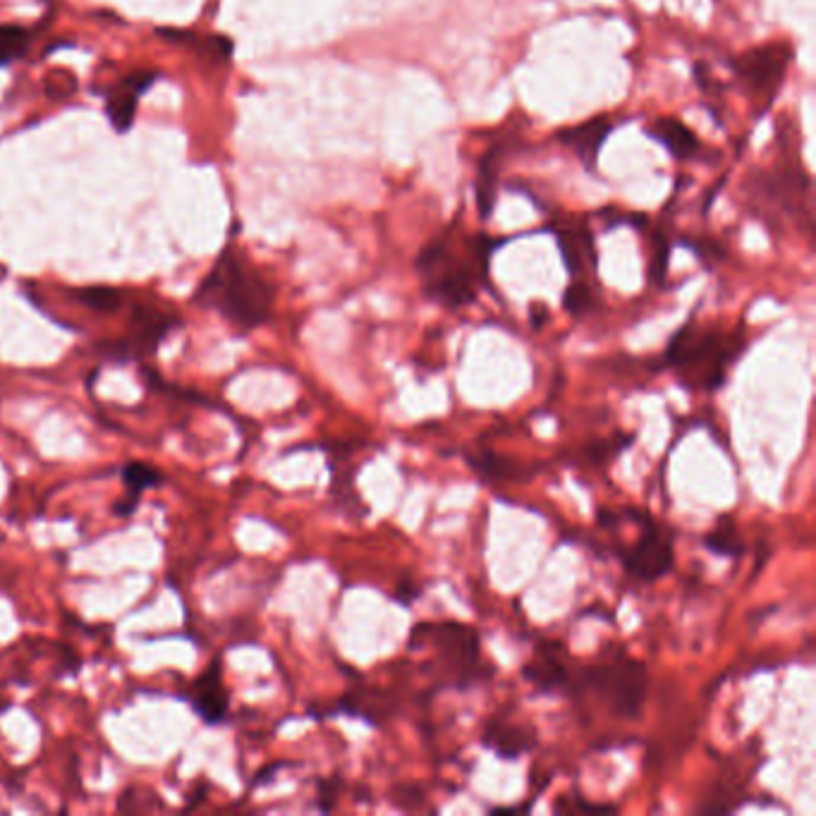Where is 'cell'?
Segmentation results:
<instances>
[{"mask_svg": "<svg viewBox=\"0 0 816 816\" xmlns=\"http://www.w3.org/2000/svg\"><path fill=\"white\" fill-rule=\"evenodd\" d=\"M74 295H78V303H82L84 307H90L92 311H98V314H113L122 307V293L108 285L82 287V291H78Z\"/></svg>", "mask_w": 816, "mask_h": 816, "instance_id": "cell-22", "label": "cell"}, {"mask_svg": "<svg viewBox=\"0 0 816 816\" xmlns=\"http://www.w3.org/2000/svg\"><path fill=\"white\" fill-rule=\"evenodd\" d=\"M635 518L642 522V534H639L632 548L620 554L625 572L635 577L639 582H657L665 577L673 568V539L669 532H663L657 520L647 512H637Z\"/></svg>", "mask_w": 816, "mask_h": 816, "instance_id": "cell-7", "label": "cell"}, {"mask_svg": "<svg viewBox=\"0 0 816 816\" xmlns=\"http://www.w3.org/2000/svg\"><path fill=\"white\" fill-rule=\"evenodd\" d=\"M536 743V735L532 728L520 725V723H508L494 719L486 723V731L482 735V745L492 749L500 759H518L527 755Z\"/></svg>", "mask_w": 816, "mask_h": 816, "instance_id": "cell-14", "label": "cell"}, {"mask_svg": "<svg viewBox=\"0 0 816 816\" xmlns=\"http://www.w3.org/2000/svg\"><path fill=\"white\" fill-rule=\"evenodd\" d=\"M701 542H705V546L711 551V554L723 556V558H737V556H743V551H745L743 539H740L737 534V524L731 515H723V518L716 520L713 530L701 539Z\"/></svg>", "mask_w": 816, "mask_h": 816, "instance_id": "cell-17", "label": "cell"}, {"mask_svg": "<svg viewBox=\"0 0 816 816\" xmlns=\"http://www.w3.org/2000/svg\"><path fill=\"white\" fill-rule=\"evenodd\" d=\"M673 233L663 221L651 230V259H649V283L663 287L665 279H669V267H671V255H673Z\"/></svg>", "mask_w": 816, "mask_h": 816, "instance_id": "cell-16", "label": "cell"}, {"mask_svg": "<svg viewBox=\"0 0 816 816\" xmlns=\"http://www.w3.org/2000/svg\"><path fill=\"white\" fill-rule=\"evenodd\" d=\"M510 154V142L500 140L494 146H488L484 156L476 163V178H474V204L476 213L482 221H488L494 216L496 204H498V190H500V173H504V163Z\"/></svg>", "mask_w": 816, "mask_h": 816, "instance_id": "cell-11", "label": "cell"}, {"mask_svg": "<svg viewBox=\"0 0 816 816\" xmlns=\"http://www.w3.org/2000/svg\"><path fill=\"white\" fill-rule=\"evenodd\" d=\"M596 305V291L594 283L589 281H570V285L565 287L563 293V309L570 314V317L580 319L587 311H592Z\"/></svg>", "mask_w": 816, "mask_h": 816, "instance_id": "cell-21", "label": "cell"}, {"mask_svg": "<svg viewBox=\"0 0 816 816\" xmlns=\"http://www.w3.org/2000/svg\"><path fill=\"white\" fill-rule=\"evenodd\" d=\"M548 321V307L542 305V303H534L530 305V323L534 326V329H544V323Z\"/></svg>", "mask_w": 816, "mask_h": 816, "instance_id": "cell-32", "label": "cell"}, {"mask_svg": "<svg viewBox=\"0 0 816 816\" xmlns=\"http://www.w3.org/2000/svg\"><path fill=\"white\" fill-rule=\"evenodd\" d=\"M554 809L558 812V814H572V812H580V814H589V812H599V814H613V812H618V807H613V805H596V802H587V800H582V797H577V795H565V797H560L558 802H556V805H554Z\"/></svg>", "mask_w": 816, "mask_h": 816, "instance_id": "cell-26", "label": "cell"}, {"mask_svg": "<svg viewBox=\"0 0 816 816\" xmlns=\"http://www.w3.org/2000/svg\"><path fill=\"white\" fill-rule=\"evenodd\" d=\"M677 243L685 245L687 249H693L695 257L699 261H705L707 267H709L711 261H719V259L725 257L723 247L719 243H716V240H707V237H699V240H685V237H681V240H677Z\"/></svg>", "mask_w": 816, "mask_h": 816, "instance_id": "cell-27", "label": "cell"}, {"mask_svg": "<svg viewBox=\"0 0 816 816\" xmlns=\"http://www.w3.org/2000/svg\"><path fill=\"white\" fill-rule=\"evenodd\" d=\"M524 681H530L542 693H568L572 687V673L556 654V647H544L522 669Z\"/></svg>", "mask_w": 816, "mask_h": 816, "instance_id": "cell-15", "label": "cell"}, {"mask_svg": "<svg viewBox=\"0 0 816 816\" xmlns=\"http://www.w3.org/2000/svg\"><path fill=\"white\" fill-rule=\"evenodd\" d=\"M74 92H78V80H74L72 72H51L46 78V94L54 102H66Z\"/></svg>", "mask_w": 816, "mask_h": 816, "instance_id": "cell-25", "label": "cell"}, {"mask_svg": "<svg viewBox=\"0 0 816 816\" xmlns=\"http://www.w3.org/2000/svg\"><path fill=\"white\" fill-rule=\"evenodd\" d=\"M429 644L438 651V663L456 687L472 685L482 673L480 632L462 623H419L410 632V649Z\"/></svg>", "mask_w": 816, "mask_h": 816, "instance_id": "cell-5", "label": "cell"}, {"mask_svg": "<svg viewBox=\"0 0 816 816\" xmlns=\"http://www.w3.org/2000/svg\"><path fill=\"white\" fill-rule=\"evenodd\" d=\"M470 468L482 476L486 482H508V480H520V472H524L518 462L500 458L492 450H484V453L468 456Z\"/></svg>", "mask_w": 816, "mask_h": 816, "instance_id": "cell-18", "label": "cell"}, {"mask_svg": "<svg viewBox=\"0 0 816 816\" xmlns=\"http://www.w3.org/2000/svg\"><path fill=\"white\" fill-rule=\"evenodd\" d=\"M175 326H178V317H173V314H166L161 311L152 305H140L134 307L132 311V335L130 341H122V343H110V345H104V350H108V357H122V359H130V357H140V355H152L154 350L163 343V338H166Z\"/></svg>", "mask_w": 816, "mask_h": 816, "instance_id": "cell-9", "label": "cell"}, {"mask_svg": "<svg viewBox=\"0 0 816 816\" xmlns=\"http://www.w3.org/2000/svg\"><path fill=\"white\" fill-rule=\"evenodd\" d=\"M743 329L723 333L716 326L701 329L695 321H687L671 335L661 364L681 374V381L687 388L716 391L725 383L728 369L743 355Z\"/></svg>", "mask_w": 816, "mask_h": 816, "instance_id": "cell-3", "label": "cell"}, {"mask_svg": "<svg viewBox=\"0 0 816 816\" xmlns=\"http://www.w3.org/2000/svg\"><path fill=\"white\" fill-rule=\"evenodd\" d=\"M795 60V46L788 42H769L749 48V51L731 58L735 80L743 86L749 102L757 106V116L769 113L778 92L783 90L785 78Z\"/></svg>", "mask_w": 816, "mask_h": 816, "instance_id": "cell-6", "label": "cell"}, {"mask_svg": "<svg viewBox=\"0 0 816 816\" xmlns=\"http://www.w3.org/2000/svg\"><path fill=\"white\" fill-rule=\"evenodd\" d=\"M156 78H158L156 72L144 70V72H134V74H130V78L125 80V84H128L134 94H144V92L149 90V86H152V84L156 82Z\"/></svg>", "mask_w": 816, "mask_h": 816, "instance_id": "cell-28", "label": "cell"}, {"mask_svg": "<svg viewBox=\"0 0 816 816\" xmlns=\"http://www.w3.org/2000/svg\"><path fill=\"white\" fill-rule=\"evenodd\" d=\"M620 122L623 118H613V116H606V113H601V116L570 125V128H560L554 134V142H558L565 149H570V152L580 158L582 168L587 173L596 175L601 149H604L608 137L620 128Z\"/></svg>", "mask_w": 816, "mask_h": 816, "instance_id": "cell-10", "label": "cell"}, {"mask_svg": "<svg viewBox=\"0 0 816 816\" xmlns=\"http://www.w3.org/2000/svg\"><path fill=\"white\" fill-rule=\"evenodd\" d=\"M635 441V434H618L613 441H594L592 446L584 448V458L601 468V464H608L613 458H618L623 450Z\"/></svg>", "mask_w": 816, "mask_h": 816, "instance_id": "cell-23", "label": "cell"}, {"mask_svg": "<svg viewBox=\"0 0 816 816\" xmlns=\"http://www.w3.org/2000/svg\"><path fill=\"white\" fill-rule=\"evenodd\" d=\"M120 480H122L125 488H128V494L142 496L146 488L158 486L163 482V474H161V470L154 468V464L134 460V462L125 464V468L120 470Z\"/></svg>", "mask_w": 816, "mask_h": 816, "instance_id": "cell-20", "label": "cell"}, {"mask_svg": "<svg viewBox=\"0 0 816 816\" xmlns=\"http://www.w3.org/2000/svg\"><path fill=\"white\" fill-rule=\"evenodd\" d=\"M419 592H422V589L417 587V584H414V582H407V580H403V582H400L398 584V589H395V599L400 601V604H403V606H407V604H412V601L414 599H417L419 596Z\"/></svg>", "mask_w": 816, "mask_h": 816, "instance_id": "cell-30", "label": "cell"}, {"mask_svg": "<svg viewBox=\"0 0 816 816\" xmlns=\"http://www.w3.org/2000/svg\"><path fill=\"white\" fill-rule=\"evenodd\" d=\"M194 299L249 331L269 321L275 291L240 252L228 249L199 285Z\"/></svg>", "mask_w": 816, "mask_h": 816, "instance_id": "cell-2", "label": "cell"}, {"mask_svg": "<svg viewBox=\"0 0 816 816\" xmlns=\"http://www.w3.org/2000/svg\"><path fill=\"white\" fill-rule=\"evenodd\" d=\"M137 504H140V496H132V494H125L116 506H113V512L118 515V518H130V515L137 510Z\"/></svg>", "mask_w": 816, "mask_h": 816, "instance_id": "cell-31", "label": "cell"}, {"mask_svg": "<svg viewBox=\"0 0 816 816\" xmlns=\"http://www.w3.org/2000/svg\"><path fill=\"white\" fill-rule=\"evenodd\" d=\"M338 790H341V781H323L319 785V795H321V809L329 812L333 807V800L338 795Z\"/></svg>", "mask_w": 816, "mask_h": 816, "instance_id": "cell-29", "label": "cell"}, {"mask_svg": "<svg viewBox=\"0 0 816 816\" xmlns=\"http://www.w3.org/2000/svg\"><path fill=\"white\" fill-rule=\"evenodd\" d=\"M644 134L661 144L675 161H697L705 154V144H701L697 132L673 116L654 118L644 128Z\"/></svg>", "mask_w": 816, "mask_h": 816, "instance_id": "cell-12", "label": "cell"}, {"mask_svg": "<svg viewBox=\"0 0 816 816\" xmlns=\"http://www.w3.org/2000/svg\"><path fill=\"white\" fill-rule=\"evenodd\" d=\"M192 707L206 723H221L228 716V693L223 685L221 661H211L209 669L192 683Z\"/></svg>", "mask_w": 816, "mask_h": 816, "instance_id": "cell-13", "label": "cell"}, {"mask_svg": "<svg viewBox=\"0 0 816 816\" xmlns=\"http://www.w3.org/2000/svg\"><path fill=\"white\" fill-rule=\"evenodd\" d=\"M510 240L515 237L468 233L460 228L458 221L450 223L446 230L434 235L414 259V271L419 275L424 295L450 311L472 305L488 287L492 257Z\"/></svg>", "mask_w": 816, "mask_h": 816, "instance_id": "cell-1", "label": "cell"}, {"mask_svg": "<svg viewBox=\"0 0 816 816\" xmlns=\"http://www.w3.org/2000/svg\"><path fill=\"white\" fill-rule=\"evenodd\" d=\"M29 48V34L22 27H0V68Z\"/></svg>", "mask_w": 816, "mask_h": 816, "instance_id": "cell-24", "label": "cell"}, {"mask_svg": "<svg viewBox=\"0 0 816 816\" xmlns=\"http://www.w3.org/2000/svg\"><path fill=\"white\" fill-rule=\"evenodd\" d=\"M546 230L556 237L565 269L572 281L594 283L599 269L596 237L587 216H554L546 223Z\"/></svg>", "mask_w": 816, "mask_h": 816, "instance_id": "cell-8", "label": "cell"}, {"mask_svg": "<svg viewBox=\"0 0 816 816\" xmlns=\"http://www.w3.org/2000/svg\"><path fill=\"white\" fill-rule=\"evenodd\" d=\"M649 673L642 661L627 657V651H615L613 657L572 675L570 689H592L604 705L623 719H637L642 713L647 697Z\"/></svg>", "mask_w": 816, "mask_h": 816, "instance_id": "cell-4", "label": "cell"}, {"mask_svg": "<svg viewBox=\"0 0 816 816\" xmlns=\"http://www.w3.org/2000/svg\"><path fill=\"white\" fill-rule=\"evenodd\" d=\"M137 96L128 84L122 82V86L118 92H113L108 96V118H110V125L116 128L118 132H128L132 128L134 122V113H137Z\"/></svg>", "mask_w": 816, "mask_h": 816, "instance_id": "cell-19", "label": "cell"}]
</instances>
